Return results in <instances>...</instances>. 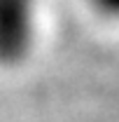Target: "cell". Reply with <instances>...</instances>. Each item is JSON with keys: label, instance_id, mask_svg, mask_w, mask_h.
I'll list each match as a JSON object with an SVG mask.
<instances>
[{"label": "cell", "instance_id": "6da1fadb", "mask_svg": "<svg viewBox=\"0 0 119 122\" xmlns=\"http://www.w3.org/2000/svg\"><path fill=\"white\" fill-rule=\"evenodd\" d=\"M40 33V0H0V66H21Z\"/></svg>", "mask_w": 119, "mask_h": 122}, {"label": "cell", "instance_id": "7a4b0ae2", "mask_svg": "<svg viewBox=\"0 0 119 122\" xmlns=\"http://www.w3.org/2000/svg\"><path fill=\"white\" fill-rule=\"evenodd\" d=\"M93 5L103 14H114V10H117V0H93Z\"/></svg>", "mask_w": 119, "mask_h": 122}]
</instances>
